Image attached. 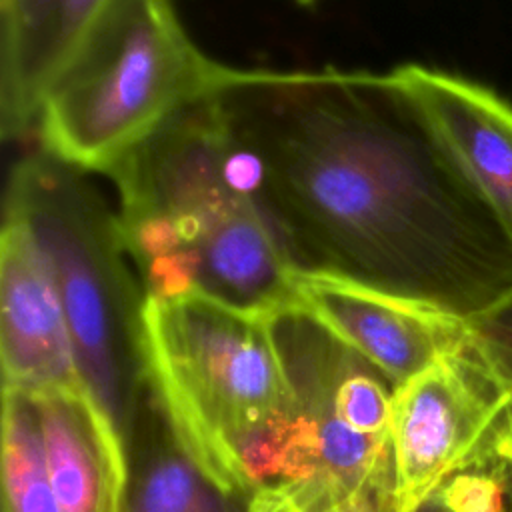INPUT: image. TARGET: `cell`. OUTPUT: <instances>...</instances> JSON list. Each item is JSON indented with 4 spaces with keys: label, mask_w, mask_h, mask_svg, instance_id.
Instances as JSON below:
<instances>
[{
    "label": "cell",
    "mask_w": 512,
    "mask_h": 512,
    "mask_svg": "<svg viewBox=\"0 0 512 512\" xmlns=\"http://www.w3.org/2000/svg\"><path fill=\"white\" fill-rule=\"evenodd\" d=\"M30 398L60 512H130V452L90 396L52 390Z\"/></svg>",
    "instance_id": "8fae6325"
},
{
    "label": "cell",
    "mask_w": 512,
    "mask_h": 512,
    "mask_svg": "<svg viewBox=\"0 0 512 512\" xmlns=\"http://www.w3.org/2000/svg\"><path fill=\"white\" fill-rule=\"evenodd\" d=\"M298 306L368 360L392 388L470 340L466 320L356 282L296 274Z\"/></svg>",
    "instance_id": "52a82bcc"
},
{
    "label": "cell",
    "mask_w": 512,
    "mask_h": 512,
    "mask_svg": "<svg viewBox=\"0 0 512 512\" xmlns=\"http://www.w3.org/2000/svg\"><path fill=\"white\" fill-rule=\"evenodd\" d=\"M0 358L8 390L86 392L52 272L28 228L4 216L0 230Z\"/></svg>",
    "instance_id": "ba28073f"
},
{
    "label": "cell",
    "mask_w": 512,
    "mask_h": 512,
    "mask_svg": "<svg viewBox=\"0 0 512 512\" xmlns=\"http://www.w3.org/2000/svg\"><path fill=\"white\" fill-rule=\"evenodd\" d=\"M512 394L470 340L394 388L390 448L400 504L416 508L446 478L496 452Z\"/></svg>",
    "instance_id": "8992f818"
},
{
    "label": "cell",
    "mask_w": 512,
    "mask_h": 512,
    "mask_svg": "<svg viewBox=\"0 0 512 512\" xmlns=\"http://www.w3.org/2000/svg\"><path fill=\"white\" fill-rule=\"evenodd\" d=\"M110 0H0V134L36 130L42 98Z\"/></svg>",
    "instance_id": "30bf717a"
},
{
    "label": "cell",
    "mask_w": 512,
    "mask_h": 512,
    "mask_svg": "<svg viewBox=\"0 0 512 512\" xmlns=\"http://www.w3.org/2000/svg\"><path fill=\"white\" fill-rule=\"evenodd\" d=\"M512 236V106L490 88L422 64L392 70Z\"/></svg>",
    "instance_id": "9c48e42d"
},
{
    "label": "cell",
    "mask_w": 512,
    "mask_h": 512,
    "mask_svg": "<svg viewBox=\"0 0 512 512\" xmlns=\"http://www.w3.org/2000/svg\"><path fill=\"white\" fill-rule=\"evenodd\" d=\"M224 70L190 40L172 0H110L42 98L38 148L106 176L166 120L214 94Z\"/></svg>",
    "instance_id": "5b68a950"
},
{
    "label": "cell",
    "mask_w": 512,
    "mask_h": 512,
    "mask_svg": "<svg viewBox=\"0 0 512 512\" xmlns=\"http://www.w3.org/2000/svg\"><path fill=\"white\" fill-rule=\"evenodd\" d=\"M248 512H304L296 506L282 484H270L254 492ZM328 512H400L396 500L382 488H360Z\"/></svg>",
    "instance_id": "2e32d148"
},
{
    "label": "cell",
    "mask_w": 512,
    "mask_h": 512,
    "mask_svg": "<svg viewBox=\"0 0 512 512\" xmlns=\"http://www.w3.org/2000/svg\"><path fill=\"white\" fill-rule=\"evenodd\" d=\"M392 394V384L348 346L334 388L338 418L360 434L388 436Z\"/></svg>",
    "instance_id": "5bb4252c"
},
{
    "label": "cell",
    "mask_w": 512,
    "mask_h": 512,
    "mask_svg": "<svg viewBox=\"0 0 512 512\" xmlns=\"http://www.w3.org/2000/svg\"><path fill=\"white\" fill-rule=\"evenodd\" d=\"M2 512H60L34 400L2 392Z\"/></svg>",
    "instance_id": "4fadbf2b"
},
{
    "label": "cell",
    "mask_w": 512,
    "mask_h": 512,
    "mask_svg": "<svg viewBox=\"0 0 512 512\" xmlns=\"http://www.w3.org/2000/svg\"><path fill=\"white\" fill-rule=\"evenodd\" d=\"M496 454L506 462L510 474V504H512V414L508 412L496 434Z\"/></svg>",
    "instance_id": "e0dca14e"
},
{
    "label": "cell",
    "mask_w": 512,
    "mask_h": 512,
    "mask_svg": "<svg viewBox=\"0 0 512 512\" xmlns=\"http://www.w3.org/2000/svg\"><path fill=\"white\" fill-rule=\"evenodd\" d=\"M294 2H298V4H314V2H318V0H294Z\"/></svg>",
    "instance_id": "ac0fdd59"
},
{
    "label": "cell",
    "mask_w": 512,
    "mask_h": 512,
    "mask_svg": "<svg viewBox=\"0 0 512 512\" xmlns=\"http://www.w3.org/2000/svg\"><path fill=\"white\" fill-rule=\"evenodd\" d=\"M106 176L118 190L120 220H160L194 254L196 292L264 316L298 302L296 270L214 94L166 120Z\"/></svg>",
    "instance_id": "3957f363"
},
{
    "label": "cell",
    "mask_w": 512,
    "mask_h": 512,
    "mask_svg": "<svg viewBox=\"0 0 512 512\" xmlns=\"http://www.w3.org/2000/svg\"><path fill=\"white\" fill-rule=\"evenodd\" d=\"M506 512H512V504H510V508H508V510H506Z\"/></svg>",
    "instance_id": "d6986e66"
},
{
    "label": "cell",
    "mask_w": 512,
    "mask_h": 512,
    "mask_svg": "<svg viewBox=\"0 0 512 512\" xmlns=\"http://www.w3.org/2000/svg\"><path fill=\"white\" fill-rule=\"evenodd\" d=\"M4 216L22 222L56 282L84 388L130 452L146 390V290L128 254L118 212L86 172L44 150L10 170Z\"/></svg>",
    "instance_id": "277c9868"
},
{
    "label": "cell",
    "mask_w": 512,
    "mask_h": 512,
    "mask_svg": "<svg viewBox=\"0 0 512 512\" xmlns=\"http://www.w3.org/2000/svg\"><path fill=\"white\" fill-rule=\"evenodd\" d=\"M468 326L474 344L500 374L512 394V294L490 312L470 320Z\"/></svg>",
    "instance_id": "9a60e30c"
},
{
    "label": "cell",
    "mask_w": 512,
    "mask_h": 512,
    "mask_svg": "<svg viewBox=\"0 0 512 512\" xmlns=\"http://www.w3.org/2000/svg\"><path fill=\"white\" fill-rule=\"evenodd\" d=\"M214 100L296 274L466 322L512 294V236L392 72L226 66Z\"/></svg>",
    "instance_id": "6da1fadb"
},
{
    "label": "cell",
    "mask_w": 512,
    "mask_h": 512,
    "mask_svg": "<svg viewBox=\"0 0 512 512\" xmlns=\"http://www.w3.org/2000/svg\"><path fill=\"white\" fill-rule=\"evenodd\" d=\"M142 352L148 392L210 482L250 500L288 478L300 408L270 316L200 292L146 298Z\"/></svg>",
    "instance_id": "7a4b0ae2"
},
{
    "label": "cell",
    "mask_w": 512,
    "mask_h": 512,
    "mask_svg": "<svg viewBox=\"0 0 512 512\" xmlns=\"http://www.w3.org/2000/svg\"><path fill=\"white\" fill-rule=\"evenodd\" d=\"M130 512H248L182 452L148 386L130 442Z\"/></svg>",
    "instance_id": "7c38bea8"
}]
</instances>
